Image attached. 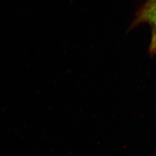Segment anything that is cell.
I'll return each mask as SVG.
<instances>
[{"label": "cell", "instance_id": "2", "mask_svg": "<svg viewBox=\"0 0 156 156\" xmlns=\"http://www.w3.org/2000/svg\"><path fill=\"white\" fill-rule=\"evenodd\" d=\"M152 47L156 51V31H154L152 40Z\"/></svg>", "mask_w": 156, "mask_h": 156}, {"label": "cell", "instance_id": "1", "mask_svg": "<svg viewBox=\"0 0 156 156\" xmlns=\"http://www.w3.org/2000/svg\"><path fill=\"white\" fill-rule=\"evenodd\" d=\"M140 20L151 24L156 31V0H148L140 14Z\"/></svg>", "mask_w": 156, "mask_h": 156}]
</instances>
